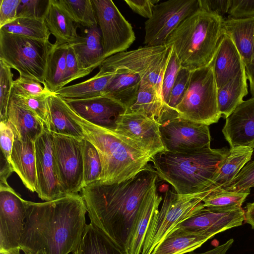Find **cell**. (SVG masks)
<instances>
[{
	"mask_svg": "<svg viewBox=\"0 0 254 254\" xmlns=\"http://www.w3.org/2000/svg\"><path fill=\"white\" fill-rule=\"evenodd\" d=\"M158 177L148 164L126 181L111 184L96 182L81 191L90 223L125 253L128 254L143 200L157 184Z\"/></svg>",
	"mask_w": 254,
	"mask_h": 254,
	"instance_id": "cell-1",
	"label": "cell"
},
{
	"mask_svg": "<svg viewBox=\"0 0 254 254\" xmlns=\"http://www.w3.org/2000/svg\"><path fill=\"white\" fill-rule=\"evenodd\" d=\"M82 195L44 202L27 201L20 249L24 254H68L79 245L86 225Z\"/></svg>",
	"mask_w": 254,
	"mask_h": 254,
	"instance_id": "cell-2",
	"label": "cell"
},
{
	"mask_svg": "<svg viewBox=\"0 0 254 254\" xmlns=\"http://www.w3.org/2000/svg\"><path fill=\"white\" fill-rule=\"evenodd\" d=\"M227 148L212 149L210 144L185 153L163 151L151 158L153 168L161 179L170 184L179 194L209 190Z\"/></svg>",
	"mask_w": 254,
	"mask_h": 254,
	"instance_id": "cell-3",
	"label": "cell"
},
{
	"mask_svg": "<svg viewBox=\"0 0 254 254\" xmlns=\"http://www.w3.org/2000/svg\"><path fill=\"white\" fill-rule=\"evenodd\" d=\"M71 117L82 128L85 138L97 149L102 164L98 181L102 184L120 183L144 168L150 156L129 139L85 120L69 107Z\"/></svg>",
	"mask_w": 254,
	"mask_h": 254,
	"instance_id": "cell-4",
	"label": "cell"
},
{
	"mask_svg": "<svg viewBox=\"0 0 254 254\" xmlns=\"http://www.w3.org/2000/svg\"><path fill=\"white\" fill-rule=\"evenodd\" d=\"M224 18L199 8L185 19L168 37L182 67L190 71L209 65L223 34Z\"/></svg>",
	"mask_w": 254,
	"mask_h": 254,
	"instance_id": "cell-5",
	"label": "cell"
},
{
	"mask_svg": "<svg viewBox=\"0 0 254 254\" xmlns=\"http://www.w3.org/2000/svg\"><path fill=\"white\" fill-rule=\"evenodd\" d=\"M171 51V47L165 44L144 46L135 50L118 53L103 62L96 75H106L116 72L137 74L141 80L150 83L163 98V76Z\"/></svg>",
	"mask_w": 254,
	"mask_h": 254,
	"instance_id": "cell-6",
	"label": "cell"
},
{
	"mask_svg": "<svg viewBox=\"0 0 254 254\" xmlns=\"http://www.w3.org/2000/svg\"><path fill=\"white\" fill-rule=\"evenodd\" d=\"M54 46L49 41L11 34L0 29V59L20 76L46 85L45 75L49 55Z\"/></svg>",
	"mask_w": 254,
	"mask_h": 254,
	"instance_id": "cell-7",
	"label": "cell"
},
{
	"mask_svg": "<svg viewBox=\"0 0 254 254\" xmlns=\"http://www.w3.org/2000/svg\"><path fill=\"white\" fill-rule=\"evenodd\" d=\"M178 116L209 126L221 117L217 104V87L212 65L191 71L188 86L176 106Z\"/></svg>",
	"mask_w": 254,
	"mask_h": 254,
	"instance_id": "cell-8",
	"label": "cell"
},
{
	"mask_svg": "<svg viewBox=\"0 0 254 254\" xmlns=\"http://www.w3.org/2000/svg\"><path fill=\"white\" fill-rule=\"evenodd\" d=\"M210 193L179 194L167 190L160 211L153 214L148 226L141 254H151L155 247L178 224L205 208L203 199Z\"/></svg>",
	"mask_w": 254,
	"mask_h": 254,
	"instance_id": "cell-9",
	"label": "cell"
},
{
	"mask_svg": "<svg viewBox=\"0 0 254 254\" xmlns=\"http://www.w3.org/2000/svg\"><path fill=\"white\" fill-rule=\"evenodd\" d=\"M158 122L165 151L185 153L210 144L208 126L183 119L177 112L166 113Z\"/></svg>",
	"mask_w": 254,
	"mask_h": 254,
	"instance_id": "cell-10",
	"label": "cell"
},
{
	"mask_svg": "<svg viewBox=\"0 0 254 254\" xmlns=\"http://www.w3.org/2000/svg\"><path fill=\"white\" fill-rule=\"evenodd\" d=\"M199 8L198 0H169L155 4L152 16L145 22L144 44L165 45L179 25Z\"/></svg>",
	"mask_w": 254,
	"mask_h": 254,
	"instance_id": "cell-11",
	"label": "cell"
},
{
	"mask_svg": "<svg viewBox=\"0 0 254 254\" xmlns=\"http://www.w3.org/2000/svg\"><path fill=\"white\" fill-rule=\"evenodd\" d=\"M91 1L101 33L105 58L126 51L135 40L130 23L112 0Z\"/></svg>",
	"mask_w": 254,
	"mask_h": 254,
	"instance_id": "cell-12",
	"label": "cell"
},
{
	"mask_svg": "<svg viewBox=\"0 0 254 254\" xmlns=\"http://www.w3.org/2000/svg\"><path fill=\"white\" fill-rule=\"evenodd\" d=\"M52 134L54 155L62 191L64 195L78 194L83 188V182L81 140Z\"/></svg>",
	"mask_w": 254,
	"mask_h": 254,
	"instance_id": "cell-13",
	"label": "cell"
},
{
	"mask_svg": "<svg viewBox=\"0 0 254 254\" xmlns=\"http://www.w3.org/2000/svg\"><path fill=\"white\" fill-rule=\"evenodd\" d=\"M27 201L9 185L0 186V254L20 251Z\"/></svg>",
	"mask_w": 254,
	"mask_h": 254,
	"instance_id": "cell-14",
	"label": "cell"
},
{
	"mask_svg": "<svg viewBox=\"0 0 254 254\" xmlns=\"http://www.w3.org/2000/svg\"><path fill=\"white\" fill-rule=\"evenodd\" d=\"M35 146L39 197L49 201L65 196L58 178L53 135L45 125L42 133L35 141Z\"/></svg>",
	"mask_w": 254,
	"mask_h": 254,
	"instance_id": "cell-15",
	"label": "cell"
},
{
	"mask_svg": "<svg viewBox=\"0 0 254 254\" xmlns=\"http://www.w3.org/2000/svg\"><path fill=\"white\" fill-rule=\"evenodd\" d=\"M116 133L129 139L151 158L165 151L159 130V124L144 115L126 113L117 122Z\"/></svg>",
	"mask_w": 254,
	"mask_h": 254,
	"instance_id": "cell-16",
	"label": "cell"
},
{
	"mask_svg": "<svg viewBox=\"0 0 254 254\" xmlns=\"http://www.w3.org/2000/svg\"><path fill=\"white\" fill-rule=\"evenodd\" d=\"M64 100L73 111L85 120L114 132L119 117L127 112L123 105L106 96Z\"/></svg>",
	"mask_w": 254,
	"mask_h": 254,
	"instance_id": "cell-17",
	"label": "cell"
},
{
	"mask_svg": "<svg viewBox=\"0 0 254 254\" xmlns=\"http://www.w3.org/2000/svg\"><path fill=\"white\" fill-rule=\"evenodd\" d=\"M245 211L241 207L226 212L203 208L178 224L173 229L197 233L211 238L230 228L242 225Z\"/></svg>",
	"mask_w": 254,
	"mask_h": 254,
	"instance_id": "cell-18",
	"label": "cell"
},
{
	"mask_svg": "<svg viewBox=\"0 0 254 254\" xmlns=\"http://www.w3.org/2000/svg\"><path fill=\"white\" fill-rule=\"evenodd\" d=\"M222 131L230 148L254 149V97L243 101L226 118Z\"/></svg>",
	"mask_w": 254,
	"mask_h": 254,
	"instance_id": "cell-19",
	"label": "cell"
},
{
	"mask_svg": "<svg viewBox=\"0 0 254 254\" xmlns=\"http://www.w3.org/2000/svg\"><path fill=\"white\" fill-rule=\"evenodd\" d=\"M212 66L217 89L221 88L245 68L243 59L231 38L222 36Z\"/></svg>",
	"mask_w": 254,
	"mask_h": 254,
	"instance_id": "cell-20",
	"label": "cell"
},
{
	"mask_svg": "<svg viewBox=\"0 0 254 254\" xmlns=\"http://www.w3.org/2000/svg\"><path fill=\"white\" fill-rule=\"evenodd\" d=\"M68 45L75 54L79 68L88 74L106 59L98 26L89 28L84 35H79L75 42Z\"/></svg>",
	"mask_w": 254,
	"mask_h": 254,
	"instance_id": "cell-21",
	"label": "cell"
},
{
	"mask_svg": "<svg viewBox=\"0 0 254 254\" xmlns=\"http://www.w3.org/2000/svg\"><path fill=\"white\" fill-rule=\"evenodd\" d=\"M48 114L44 124L52 133L67 135L78 140L85 138L81 126L71 116L69 106L60 96L53 93L48 99Z\"/></svg>",
	"mask_w": 254,
	"mask_h": 254,
	"instance_id": "cell-22",
	"label": "cell"
},
{
	"mask_svg": "<svg viewBox=\"0 0 254 254\" xmlns=\"http://www.w3.org/2000/svg\"><path fill=\"white\" fill-rule=\"evenodd\" d=\"M10 163L24 185L30 191L37 192L35 142L15 137Z\"/></svg>",
	"mask_w": 254,
	"mask_h": 254,
	"instance_id": "cell-23",
	"label": "cell"
},
{
	"mask_svg": "<svg viewBox=\"0 0 254 254\" xmlns=\"http://www.w3.org/2000/svg\"><path fill=\"white\" fill-rule=\"evenodd\" d=\"M7 117L12 125L15 137L22 140L35 142L43 131V122L34 113L17 103L11 97Z\"/></svg>",
	"mask_w": 254,
	"mask_h": 254,
	"instance_id": "cell-24",
	"label": "cell"
},
{
	"mask_svg": "<svg viewBox=\"0 0 254 254\" xmlns=\"http://www.w3.org/2000/svg\"><path fill=\"white\" fill-rule=\"evenodd\" d=\"M223 34L232 40L243 59L245 66L251 62L254 47V17H227L222 23Z\"/></svg>",
	"mask_w": 254,
	"mask_h": 254,
	"instance_id": "cell-25",
	"label": "cell"
},
{
	"mask_svg": "<svg viewBox=\"0 0 254 254\" xmlns=\"http://www.w3.org/2000/svg\"><path fill=\"white\" fill-rule=\"evenodd\" d=\"M43 18L46 26L56 39L55 44H71L79 35L74 22L61 7L58 0H49Z\"/></svg>",
	"mask_w": 254,
	"mask_h": 254,
	"instance_id": "cell-26",
	"label": "cell"
},
{
	"mask_svg": "<svg viewBox=\"0 0 254 254\" xmlns=\"http://www.w3.org/2000/svg\"><path fill=\"white\" fill-rule=\"evenodd\" d=\"M253 151V148L248 147L230 148L221 163L209 190L211 192L220 189L232 182L251 160Z\"/></svg>",
	"mask_w": 254,
	"mask_h": 254,
	"instance_id": "cell-27",
	"label": "cell"
},
{
	"mask_svg": "<svg viewBox=\"0 0 254 254\" xmlns=\"http://www.w3.org/2000/svg\"><path fill=\"white\" fill-rule=\"evenodd\" d=\"M210 239L200 234L173 229L155 247L151 254H184L193 252Z\"/></svg>",
	"mask_w": 254,
	"mask_h": 254,
	"instance_id": "cell-28",
	"label": "cell"
},
{
	"mask_svg": "<svg viewBox=\"0 0 254 254\" xmlns=\"http://www.w3.org/2000/svg\"><path fill=\"white\" fill-rule=\"evenodd\" d=\"M162 197L157 192L155 185L148 192L142 203L137 222L131 237L128 254H140L149 222L156 211L158 210Z\"/></svg>",
	"mask_w": 254,
	"mask_h": 254,
	"instance_id": "cell-29",
	"label": "cell"
},
{
	"mask_svg": "<svg viewBox=\"0 0 254 254\" xmlns=\"http://www.w3.org/2000/svg\"><path fill=\"white\" fill-rule=\"evenodd\" d=\"M103 96L110 97L123 105L127 111L137 99L141 79L130 72H116Z\"/></svg>",
	"mask_w": 254,
	"mask_h": 254,
	"instance_id": "cell-30",
	"label": "cell"
},
{
	"mask_svg": "<svg viewBox=\"0 0 254 254\" xmlns=\"http://www.w3.org/2000/svg\"><path fill=\"white\" fill-rule=\"evenodd\" d=\"M247 77L245 68L232 80L217 89L219 111L227 118L244 100L248 94Z\"/></svg>",
	"mask_w": 254,
	"mask_h": 254,
	"instance_id": "cell-31",
	"label": "cell"
},
{
	"mask_svg": "<svg viewBox=\"0 0 254 254\" xmlns=\"http://www.w3.org/2000/svg\"><path fill=\"white\" fill-rule=\"evenodd\" d=\"M163 98L149 82L141 80L136 100L126 113L140 114L157 122L165 107Z\"/></svg>",
	"mask_w": 254,
	"mask_h": 254,
	"instance_id": "cell-32",
	"label": "cell"
},
{
	"mask_svg": "<svg viewBox=\"0 0 254 254\" xmlns=\"http://www.w3.org/2000/svg\"><path fill=\"white\" fill-rule=\"evenodd\" d=\"M73 254H128L117 248L91 223L86 224L81 240Z\"/></svg>",
	"mask_w": 254,
	"mask_h": 254,
	"instance_id": "cell-33",
	"label": "cell"
},
{
	"mask_svg": "<svg viewBox=\"0 0 254 254\" xmlns=\"http://www.w3.org/2000/svg\"><path fill=\"white\" fill-rule=\"evenodd\" d=\"M114 74L98 76L80 83L64 86L55 93L64 99H86L103 96Z\"/></svg>",
	"mask_w": 254,
	"mask_h": 254,
	"instance_id": "cell-34",
	"label": "cell"
},
{
	"mask_svg": "<svg viewBox=\"0 0 254 254\" xmlns=\"http://www.w3.org/2000/svg\"><path fill=\"white\" fill-rule=\"evenodd\" d=\"M68 44H57L52 50L48 60L45 81L52 93L63 88V82L66 67Z\"/></svg>",
	"mask_w": 254,
	"mask_h": 254,
	"instance_id": "cell-35",
	"label": "cell"
},
{
	"mask_svg": "<svg viewBox=\"0 0 254 254\" xmlns=\"http://www.w3.org/2000/svg\"><path fill=\"white\" fill-rule=\"evenodd\" d=\"M250 190L228 191L222 189L210 193L203 200L205 208L217 212H226L241 207Z\"/></svg>",
	"mask_w": 254,
	"mask_h": 254,
	"instance_id": "cell-36",
	"label": "cell"
},
{
	"mask_svg": "<svg viewBox=\"0 0 254 254\" xmlns=\"http://www.w3.org/2000/svg\"><path fill=\"white\" fill-rule=\"evenodd\" d=\"M0 29L11 34L45 41H49L51 34L43 17H17Z\"/></svg>",
	"mask_w": 254,
	"mask_h": 254,
	"instance_id": "cell-37",
	"label": "cell"
},
{
	"mask_svg": "<svg viewBox=\"0 0 254 254\" xmlns=\"http://www.w3.org/2000/svg\"><path fill=\"white\" fill-rule=\"evenodd\" d=\"M58 2L74 23L89 28L97 26L91 0H58Z\"/></svg>",
	"mask_w": 254,
	"mask_h": 254,
	"instance_id": "cell-38",
	"label": "cell"
},
{
	"mask_svg": "<svg viewBox=\"0 0 254 254\" xmlns=\"http://www.w3.org/2000/svg\"><path fill=\"white\" fill-rule=\"evenodd\" d=\"M81 144L83 166V188L99 181L102 167L99 153L95 146L85 138L81 140Z\"/></svg>",
	"mask_w": 254,
	"mask_h": 254,
	"instance_id": "cell-39",
	"label": "cell"
},
{
	"mask_svg": "<svg viewBox=\"0 0 254 254\" xmlns=\"http://www.w3.org/2000/svg\"><path fill=\"white\" fill-rule=\"evenodd\" d=\"M11 68L0 59V120L7 121V113L13 83Z\"/></svg>",
	"mask_w": 254,
	"mask_h": 254,
	"instance_id": "cell-40",
	"label": "cell"
},
{
	"mask_svg": "<svg viewBox=\"0 0 254 254\" xmlns=\"http://www.w3.org/2000/svg\"><path fill=\"white\" fill-rule=\"evenodd\" d=\"M11 93L22 97H34L51 95L53 93L46 84L39 81L20 76L14 80Z\"/></svg>",
	"mask_w": 254,
	"mask_h": 254,
	"instance_id": "cell-41",
	"label": "cell"
},
{
	"mask_svg": "<svg viewBox=\"0 0 254 254\" xmlns=\"http://www.w3.org/2000/svg\"><path fill=\"white\" fill-rule=\"evenodd\" d=\"M50 96L25 97L11 93L10 97L17 103L34 113L44 124H46L48 114V99Z\"/></svg>",
	"mask_w": 254,
	"mask_h": 254,
	"instance_id": "cell-42",
	"label": "cell"
},
{
	"mask_svg": "<svg viewBox=\"0 0 254 254\" xmlns=\"http://www.w3.org/2000/svg\"><path fill=\"white\" fill-rule=\"evenodd\" d=\"M181 67L174 50L171 47V54L164 72L162 84V96L166 105L168 103L172 88Z\"/></svg>",
	"mask_w": 254,
	"mask_h": 254,
	"instance_id": "cell-43",
	"label": "cell"
},
{
	"mask_svg": "<svg viewBox=\"0 0 254 254\" xmlns=\"http://www.w3.org/2000/svg\"><path fill=\"white\" fill-rule=\"evenodd\" d=\"M252 187H254V161L247 163L232 182L221 189L240 191L250 190Z\"/></svg>",
	"mask_w": 254,
	"mask_h": 254,
	"instance_id": "cell-44",
	"label": "cell"
},
{
	"mask_svg": "<svg viewBox=\"0 0 254 254\" xmlns=\"http://www.w3.org/2000/svg\"><path fill=\"white\" fill-rule=\"evenodd\" d=\"M191 71L181 67L172 88L169 101L167 105L169 109L175 110L181 101L189 85Z\"/></svg>",
	"mask_w": 254,
	"mask_h": 254,
	"instance_id": "cell-45",
	"label": "cell"
},
{
	"mask_svg": "<svg viewBox=\"0 0 254 254\" xmlns=\"http://www.w3.org/2000/svg\"><path fill=\"white\" fill-rule=\"evenodd\" d=\"M87 75L88 74L86 72L79 68L75 54L72 48L68 44L66 67L63 82V87L69 82Z\"/></svg>",
	"mask_w": 254,
	"mask_h": 254,
	"instance_id": "cell-46",
	"label": "cell"
},
{
	"mask_svg": "<svg viewBox=\"0 0 254 254\" xmlns=\"http://www.w3.org/2000/svg\"><path fill=\"white\" fill-rule=\"evenodd\" d=\"M15 140V134L11 123L7 122H0V143L1 152L10 162L11 154Z\"/></svg>",
	"mask_w": 254,
	"mask_h": 254,
	"instance_id": "cell-47",
	"label": "cell"
},
{
	"mask_svg": "<svg viewBox=\"0 0 254 254\" xmlns=\"http://www.w3.org/2000/svg\"><path fill=\"white\" fill-rule=\"evenodd\" d=\"M227 13L234 18L254 17V0H230Z\"/></svg>",
	"mask_w": 254,
	"mask_h": 254,
	"instance_id": "cell-48",
	"label": "cell"
},
{
	"mask_svg": "<svg viewBox=\"0 0 254 254\" xmlns=\"http://www.w3.org/2000/svg\"><path fill=\"white\" fill-rule=\"evenodd\" d=\"M43 1L39 0H20L17 17L42 18L45 10L42 8Z\"/></svg>",
	"mask_w": 254,
	"mask_h": 254,
	"instance_id": "cell-49",
	"label": "cell"
},
{
	"mask_svg": "<svg viewBox=\"0 0 254 254\" xmlns=\"http://www.w3.org/2000/svg\"><path fill=\"white\" fill-rule=\"evenodd\" d=\"M20 0H0V28L13 21L17 15Z\"/></svg>",
	"mask_w": 254,
	"mask_h": 254,
	"instance_id": "cell-50",
	"label": "cell"
},
{
	"mask_svg": "<svg viewBox=\"0 0 254 254\" xmlns=\"http://www.w3.org/2000/svg\"><path fill=\"white\" fill-rule=\"evenodd\" d=\"M125 1L134 12L140 16L149 19L152 15L154 6L159 0H125Z\"/></svg>",
	"mask_w": 254,
	"mask_h": 254,
	"instance_id": "cell-51",
	"label": "cell"
},
{
	"mask_svg": "<svg viewBox=\"0 0 254 254\" xmlns=\"http://www.w3.org/2000/svg\"><path fill=\"white\" fill-rule=\"evenodd\" d=\"M199 8L221 17L228 13L230 0H198Z\"/></svg>",
	"mask_w": 254,
	"mask_h": 254,
	"instance_id": "cell-52",
	"label": "cell"
},
{
	"mask_svg": "<svg viewBox=\"0 0 254 254\" xmlns=\"http://www.w3.org/2000/svg\"><path fill=\"white\" fill-rule=\"evenodd\" d=\"M13 172H14L13 168L10 162L6 159L1 152L0 186H6L8 185L7 180Z\"/></svg>",
	"mask_w": 254,
	"mask_h": 254,
	"instance_id": "cell-53",
	"label": "cell"
},
{
	"mask_svg": "<svg viewBox=\"0 0 254 254\" xmlns=\"http://www.w3.org/2000/svg\"><path fill=\"white\" fill-rule=\"evenodd\" d=\"M245 70L247 79L250 83L252 97H254V47L251 62L245 66Z\"/></svg>",
	"mask_w": 254,
	"mask_h": 254,
	"instance_id": "cell-54",
	"label": "cell"
},
{
	"mask_svg": "<svg viewBox=\"0 0 254 254\" xmlns=\"http://www.w3.org/2000/svg\"><path fill=\"white\" fill-rule=\"evenodd\" d=\"M234 240L231 239L224 244L215 247V248L202 253H196L191 252L188 254H225L228 249L231 247Z\"/></svg>",
	"mask_w": 254,
	"mask_h": 254,
	"instance_id": "cell-55",
	"label": "cell"
},
{
	"mask_svg": "<svg viewBox=\"0 0 254 254\" xmlns=\"http://www.w3.org/2000/svg\"><path fill=\"white\" fill-rule=\"evenodd\" d=\"M245 221L254 229V202L247 204V210L245 212Z\"/></svg>",
	"mask_w": 254,
	"mask_h": 254,
	"instance_id": "cell-56",
	"label": "cell"
},
{
	"mask_svg": "<svg viewBox=\"0 0 254 254\" xmlns=\"http://www.w3.org/2000/svg\"><path fill=\"white\" fill-rule=\"evenodd\" d=\"M8 254H20V251H17L15 252H12L11 253H9Z\"/></svg>",
	"mask_w": 254,
	"mask_h": 254,
	"instance_id": "cell-57",
	"label": "cell"
},
{
	"mask_svg": "<svg viewBox=\"0 0 254 254\" xmlns=\"http://www.w3.org/2000/svg\"><path fill=\"white\" fill-rule=\"evenodd\" d=\"M37 254H46L45 252H40L38 253Z\"/></svg>",
	"mask_w": 254,
	"mask_h": 254,
	"instance_id": "cell-58",
	"label": "cell"
}]
</instances>
